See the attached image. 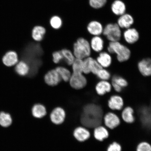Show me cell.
<instances>
[{
	"label": "cell",
	"instance_id": "obj_1",
	"mask_svg": "<svg viewBox=\"0 0 151 151\" xmlns=\"http://www.w3.org/2000/svg\"><path fill=\"white\" fill-rule=\"evenodd\" d=\"M105 107L103 104H89L85 106L81 115V123L85 127L90 128H94L103 124Z\"/></svg>",
	"mask_w": 151,
	"mask_h": 151
},
{
	"label": "cell",
	"instance_id": "obj_2",
	"mask_svg": "<svg viewBox=\"0 0 151 151\" xmlns=\"http://www.w3.org/2000/svg\"><path fill=\"white\" fill-rule=\"evenodd\" d=\"M107 51L111 54H116L117 60L120 63L128 61L131 55V51L129 48L120 41L109 42Z\"/></svg>",
	"mask_w": 151,
	"mask_h": 151
},
{
	"label": "cell",
	"instance_id": "obj_3",
	"mask_svg": "<svg viewBox=\"0 0 151 151\" xmlns=\"http://www.w3.org/2000/svg\"><path fill=\"white\" fill-rule=\"evenodd\" d=\"M73 54L75 58L83 60L90 56L91 52L90 42L84 38H79L73 44Z\"/></svg>",
	"mask_w": 151,
	"mask_h": 151
},
{
	"label": "cell",
	"instance_id": "obj_4",
	"mask_svg": "<svg viewBox=\"0 0 151 151\" xmlns=\"http://www.w3.org/2000/svg\"><path fill=\"white\" fill-rule=\"evenodd\" d=\"M122 29L116 23H109L104 28L103 35L109 42L120 41L122 37Z\"/></svg>",
	"mask_w": 151,
	"mask_h": 151
},
{
	"label": "cell",
	"instance_id": "obj_5",
	"mask_svg": "<svg viewBox=\"0 0 151 151\" xmlns=\"http://www.w3.org/2000/svg\"><path fill=\"white\" fill-rule=\"evenodd\" d=\"M121 122L120 116L113 111H109L105 113L103 116V124L109 130L117 128Z\"/></svg>",
	"mask_w": 151,
	"mask_h": 151
},
{
	"label": "cell",
	"instance_id": "obj_6",
	"mask_svg": "<svg viewBox=\"0 0 151 151\" xmlns=\"http://www.w3.org/2000/svg\"><path fill=\"white\" fill-rule=\"evenodd\" d=\"M107 106L111 111L120 112L124 106V98L120 94L115 93L111 94L107 100Z\"/></svg>",
	"mask_w": 151,
	"mask_h": 151
},
{
	"label": "cell",
	"instance_id": "obj_7",
	"mask_svg": "<svg viewBox=\"0 0 151 151\" xmlns=\"http://www.w3.org/2000/svg\"><path fill=\"white\" fill-rule=\"evenodd\" d=\"M69 82L71 87L76 90L82 89L87 84L86 77L83 73H73Z\"/></svg>",
	"mask_w": 151,
	"mask_h": 151
},
{
	"label": "cell",
	"instance_id": "obj_8",
	"mask_svg": "<svg viewBox=\"0 0 151 151\" xmlns=\"http://www.w3.org/2000/svg\"><path fill=\"white\" fill-rule=\"evenodd\" d=\"M119 116L122 121L128 124H132L136 121L135 110L129 105L125 106L120 111Z\"/></svg>",
	"mask_w": 151,
	"mask_h": 151
},
{
	"label": "cell",
	"instance_id": "obj_9",
	"mask_svg": "<svg viewBox=\"0 0 151 151\" xmlns=\"http://www.w3.org/2000/svg\"><path fill=\"white\" fill-rule=\"evenodd\" d=\"M139 34L137 29L132 27L124 29L122 33V37L124 41L129 45L137 43L139 40Z\"/></svg>",
	"mask_w": 151,
	"mask_h": 151
},
{
	"label": "cell",
	"instance_id": "obj_10",
	"mask_svg": "<svg viewBox=\"0 0 151 151\" xmlns=\"http://www.w3.org/2000/svg\"><path fill=\"white\" fill-rule=\"evenodd\" d=\"M95 91L98 95L103 97L111 93L113 90L111 83L109 81L100 80L96 84Z\"/></svg>",
	"mask_w": 151,
	"mask_h": 151
},
{
	"label": "cell",
	"instance_id": "obj_11",
	"mask_svg": "<svg viewBox=\"0 0 151 151\" xmlns=\"http://www.w3.org/2000/svg\"><path fill=\"white\" fill-rule=\"evenodd\" d=\"M93 129V137L96 141L103 142L109 138V130L103 124L98 126Z\"/></svg>",
	"mask_w": 151,
	"mask_h": 151
},
{
	"label": "cell",
	"instance_id": "obj_12",
	"mask_svg": "<svg viewBox=\"0 0 151 151\" xmlns=\"http://www.w3.org/2000/svg\"><path fill=\"white\" fill-rule=\"evenodd\" d=\"M134 23V19L132 14L126 13L119 17L116 23L122 29L131 27Z\"/></svg>",
	"mask_w": 151,
	"mask_h": 151
},
{
	"label": "cell",
	"instance_id": "obj_13",
	"mask_svg": "<svg viewBox=\"0 0 151 151\" xmlns=\"http://www.w3.org/2000/svg\"><path fill=\"white\" fill-rule=\"evenodd\" d=\"M137 68L143 76H151V58H146L141 60L137 63Z\"/></svg>",
	"mask_w": 151,
	"mask_h": 151
},
{
	"label": "cell",
	"instance_id": "obj_14",
	"mask_svg": "<svg viewBox=\"0 0 151 151\" xmlns=\"http://www.w3.org/2000/svg\"><path fill=\"white\" fill-rule=\"evenodd\" d=\"M110 53L107 51H102L99 53L96 59L101 67L107 69L112 65L113 59Z\"/></svg>",
	"mask_w": 151,
	"mask_h": 151
},
{
	"label": "cell",
	"instance_id": "obj_15",
	"mask_svg": "<svg viewBox=\"0 0 151 151\" xmlns=\"http://www.w3.org/2000/svg\"><path fill=\"white\" fill-rule=\"evenodd\" d=\"M61 80V77L55 69L48 71L44 76L45 83L50 86H57Z\"/></svg>",
	"mask_w": 151,
	"mask_h": 151
},
{
	"label": "cell",
	"instance_id": "obj_16",
	"mask_svg": "<svg viewBox=\"0 0 151 151\" xmlns=\"http://www.w3.org/2000/svg\"><path fill=\"white\" fill-rule=\"evenodd\" d=\"M110 9L113 14L119 17L126 12L127 6L122 0H114L111 4Z\"/></svg>",
	"mask_w": 151,
	"mask_h": 151
},
{
	"label": "cell",
	"instance_id": "obj_17",
	"mask_svg": "<svg viewBox=\"0 0 151 151\" xmlns=\"http://www.w3.org/2000/svg\"><path fill=\"white\" fill-rule=\"evenodd\" d=\"M19 61L18 55L14 51L10 50L7 52L2 58L3 63L7 67H14Z\"/></svg>",
	"mask_w": 151,
	"mask_h": 151
},
{
	"label": "cell",
	"instance_id": "obj_18",
	"mask_svg": "<svg viewBox=\"0 0 151 151\" xmlns=\"http://www.w3.org/2000/svg\"><path fill=\"white\" fill-rule=\"evenodd\" d=\"M104 27L101 22L93 20L88 24L87 29L88 32L93 36L102 35Z\"/></svg>",
	"mask_w": 151,
	"mask_h": 151
},
{
	"label": "cell",
	"instance_id": "obj_19",
	"mask_svg": "<svg viewBox=\"0 0 151 151\" xmlns=\"http://www.w3.org/2000/svg\"><path fill=\"white\" fill-rule=\"evenodd\" d=\"M65 116V111L61 107L55 109L51 113V120L53 123L56 124H61L63 122Z\"/></svg>",
	"mask_w": 151,
	"mask_h": 151
},
{
	"label": "cell",
	"instance_id": "obj_20",
	"mask_svg": "<svg viewBox=\"0 0 151 151\" xmlns=\"http://www.w3.org/2000/svg\"><path fill=\"white\" fill-rule=\"evenodd\" d=\"M90 43L91 50L96 52H102L104 48V41L101 36H93Z\"/></svg>",
	"mask_w": 151,
	"mask_h": 151
},
{
	"label": "cell",
	"instance_id": "obj_21",
	"mask_svg": "<svg viewBox=\"0 0 151 151\" xmlns=\"http://www.w3.org/2000/svg\"><path fill=\"white\" fill-rule=\"evenodd\" d=\"M73 135L77 140L84 142L89 139L91 134L90 131L86 128L78 127L75 130Z\"/></svg>",
	"mask_w": 151,
	"mask_h": 151
},
{
	"label": "cell",
	"instance_id": "obj_22",
	"mask_svg": "<svg viewBox=\"0 0 151 151\" xmlns=\"http://www.w3.org/2000/svg\"><path fill=\"white\" fill-rule=\"evenodd\" d=\"M14 67L16 73L21 76H26L29 73V66L24 60H19Z\"/></svg>",
	"mask_w": 151,
	"mask_h": 151
},
{
	"label": "cell",
	"instance_id": "obj_23",
	"mask_svg": "<svg viewBox=\"0 0 151 151\" xmlns=\"http://www.w3.org/2000/svg\"><path fill=\"white\" fill-rule=\"evenodd\" d=\"M46 30L42 26H37L33 28L32 31V37L34 40L40 42L42 40Z\"/></svg>",
	"mask_w": 151,
	"mask_h": 151
},
{
	"label": "cell",
	"instance_id": "obj_24",
	"mask_svg": "<svg viewBox=\"0 0 151 151\" xmlns=\"http://www.w3.org/2000/svg\"><path fill=\"white\" fill-rule=\"evenodd\" d=\"M46 110L44 106L40 104L34 105L32 109L33 116L36 118H42L46 114Z\"/></svg>",
	"mask_w": 151,
	"mask_h": 151
},
{
	"label": "cell",
	"instance_id": "obj_25",
	"mask_svg": "<svg viewBox=\"0 0 151 151\" xmlns=\"http://www.w3.org/2000/svg\"><path fill=\"white\" fill-rule=\"evenodd\" d=\"M55 70L60 75L61 80L65 82H69L72 74L69 69L65 67L59 66L56 68Z\"/></svg>",
	"mask_w": 151,
	"mask_h": 151
},
{
	"label": "cell",
	"instance_id": "obj_26",
	"mask_svg": "<svg viewBox=\"0 0 151 151\" xmlns=\"http://www.w3.org/2000/svg\"><path fill=\"white\" fill-rule=\"evenodd\" d=\"M12 120L10 115L4 112L0 113V125L7 127L12 123Z\"/></svg>",
	"mask_w": 151,
	"mask_h": 151
},
{
	"label": "cell",
	"instance_id": "obj_27",
	"mask_svg": "<svg viewBox=\"0 0 151 151\" xmlns=\"http://www.w3.org/2000/svg\"><path fill=\"white\" fill-rule=\"evenodd\" d=\"M60 51L63 56V59L65 60L68 65H71L75 59L73 53L70 50L66 49H63Z\"/></svg>",
	"mask_w": 151,
	"mask_h": 151
},
{
	"label": "cell",
	"instance_id": "obj_28",
	"mask_svg": "<svg viewBox=\"0 0 151 151\" xmlns=\"http://www.w3.org/2000/svg\"><path fill=\"white\" fill-rule=\"evenodd\" d=\"M71 66L72 67L73 73H83V60L75 58Z\"/></svg>",
	"mask_w": 151,
	"mask_h": 151
},
{
	"label": "cell",
	"instance_id": "obj_29",
	"mask_svg": "<svg viewBox=\"0 0 151 151\" xmlns=\"http://www.w3.org/2000/svg\"><path fill=\"white\" fill-rule=\"evenodd\" d=\"M111 82L118 85L123 89L127 87L128 85V81L126 79L118 75H114L112 77Z\"/></svg>",
	"mask_w": 151,
	"mask_h": 151
},
{
	"label": "cell",
	"instance_id": "obj_30",
	"mask_svg": "<svg viewBox=\"0 0 151 151\" xmlns=\"http://www.w3.org/2000/svg\"><path fill=\"white\" fill-rule=\"evenodd\" d=\"M96 75L100 80L109 81L111 77L110 72L104 68L100 69Z\"/></svg>",
	"mask_w": 151,
	"mask_h": 151
},
{
	"label": "cell",
	"instance_id": "obj_31",
	"mask_svg": "<svg viewBox=\"0 0 151 151\" xmlns=\"http://www.w3.org/2000/svg\"><path fill=\"white\" fill-rule=\"evenodd\" d=\"M135 151H151V144L146 141L139 142L136 147Z\"/></svg>",
	"mask_w": 151,
	"mask_h": 151
},
{
	"label": "cell",
	"instance_id": "obj_32",
	"mask_svg": "<svg viewBox=\"0 0 151 151\" xmlns=\"http://www.w3.org/2000/svg\"><path fill=\"white\" fill-rule=\"evenodd\" d=\"M90 6L92 8L99 9L102 8L106 4L108 0H88Z\"/></svg>",
	"mask_w": 151,
	"mask_h": 151
},
{
	"label": "cell",
	"instance_id": "obj_33",
	"mask_svg": "<svg viewBox=\"0 0 151 151\" xmlns=\"http://www.w3.org/2000/svg\"><path fill=\"white\" fill-rule=\"evenodd\" d=\"M93 58L89 56L83 59V73L87 75L91 73L92 62Z\"/></svg>",
	"mask_w": 151,
	"mask_h": 151
},
{
	"label": "cell",
	"instance_id": "obj_34",
	"mask_svg": "<svg viewBox=\"0 0 151 151\" xmlns=\"http://www.w3.org/2000/svg\"><path fill=\"white\" fill-rule=\"evenodd\" d=\"M50 23L52 28L58 29L61 27L62 22L61 18L60 17L54 16L51 18Z\"/></svg>",
	"mask_w": 151,
	"mask_h": 151
},
{
	"label": "cell",
	"instance_id": "obj_35",
	"mask_svg": "<svg viewBox=\"0 0 151 151\" xmlns=\"http://www.w3.org/2000/svg\"><path fill=\"white\" fill-rule=\"evenodd\" d=\"M122 150L121 144L118 142L114 141L108 145L106 148V151H122Z\"/></svg>",
	"mask_w": 151,
	"mask_h": 151
},
{
	"label": "cell",
	"instance_id": "obj_36",
	"mask_svg": "<svg viewBox=\"0 0 151 151\" xmlns=\"http://www.w3.org/2000/svg\"><path fill=\"white\" fill-rule=\"evenodd\" d=\"M102 68L99 65L96 60L93 58L92 62L91 73H93L94 75H96Z\"/></svg>",
	"mask_w": 151,
	"mask_h": 151
},
{
	"label": "cell",
	"instance_id": "obj_37",
	"mask_svg": "<svg viewBox=\"0 0 151 151\" xmlns=\"http://www.w3.org/2000/svg\"><path fill=\"white\" fill-rule=\"evenodd\" d=\"M53 61L55 64H58L63 59V55L61 51H56L52 54Z\"/></svg>",
	"mask_w": 151,
	"mask_h": 151
},
{
	"label": "cell",
	"instance_id": "obj_38",
	"mask_svg": "<svg viewBox=\"0 0 151 151\" xmlns=\"http://www.w3.org/2000/svg\"><path fill=\"white\" fill-rule=\"evenodd\" d=\"M150 107H151V99H150Z\"/></svg>",
	"mask_w": 151,
	"mask_h": 151
}]
</instances>
